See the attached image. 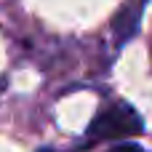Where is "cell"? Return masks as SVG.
I'll return each instance as SVG.
<instances>
[{
  "mask_svg": "<svg viewBox=\"0 0 152 152\" xmlns=\"http://www.w3.org/2000/svg\"><path fill=\"white\" fill-rule=\"evenodd\" d=\"M142 131H144L142 118L131 104H115V107L104 110L88 128V134L94 139H120V136L142 134Z\"/></svg>",
  "mask_w": 152,
  "mask_h": 152,
  "instance_id": "cell-1",
  "label": "cell"
},
{
  "mask_svg": "<svg viewBox=\"0 0 152 152\" xmlns=\"http://www.w3.org/2000/svg\"><path fill=\"white\" fill-rule=\"evenodd\" d=\"M107 152H144L139 144H131V142H126V144H115V147H110Z\"/></svg>",
  "mask_w": 152,
  "mask_h": 152,
  "instance_id": "cell-2",
  "label": "cell"
}]
</instances>
